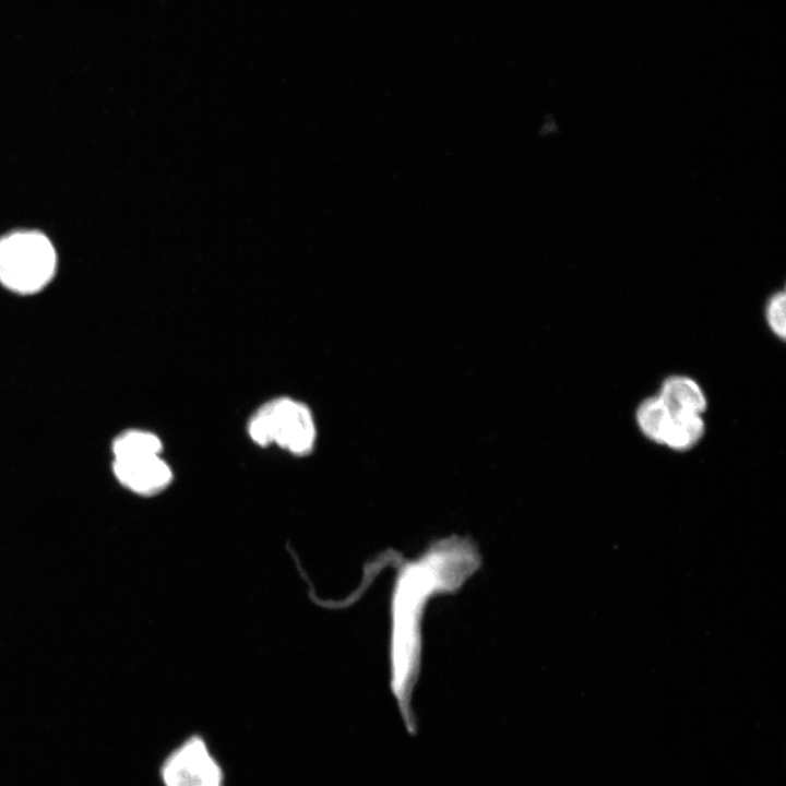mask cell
<instances>
[{"label": "cell", "instance_id": "obj_1", "mask_svg": "<svg viewBox=\"0 0 786 786\" xmlns=\"http://www.w3.org/2000/svg\"><path fill=\"white\" fill-rule=\"evenodd\" d=\"M478 557L469 541L443 539L433 543L418 558L398 571L391 595L390 687L403 725L417 733L412 700L418 679L425 606L438 594L460 587L477 567Z\"/></svg>", "mask_w": 786, "mask_h": 786}, {"label": "cell", "instance_id": "obj_2", "mask_svg": "<svg viewBox=\"0 0 786 786\" xmlns=\"http://www.w3.org/2000/svg\"><path fill=\"white\" fill-rule=\"evenodd\" d=\"M56 251L41 233L23 230L0 240V283L20 295H33L52 279Z\"/></svg>", "mask_w": 786, "mask_h": 786}, {"label": "cell", "instance_id": "obj_3", "mask_svg": "<svg viewBox=\"0 0 786 786\" xmlns=\"http://www.w3.org/2000/svg\"><path fill=\"white\" fill-rule=\"evenodd\" d=\"M248 433L261 446L276 444L294 455L311 453L317 438L311 410L290 397L263 404L250 418Z\"/></svg>", "mask_w": 786, "mask_h": 786}, {"label": "cell", "instance_id": "obj_4", "mask_svg": "<svg viewBox=\"0 0 786 786\" xmlns=\"http://www.w3.org/2000/svg\"><path fill=\"white\" fill-rule=\"evenodd\" d=\"M165 786H223L224 775L205 741L193 736L176 747L160 769Z\"/></svg>", "mask_w": 786, "mask_h": 786}, {"label": "cell", "instance_id": "obj_5", "mask_svg": "<svg viewBox=\"0 0 786 786\" xmlns=\"http://www.w3.org/2000/svg\"><path fill=\"white\" fill-rule=\"evenodd\" d=\"M112 472L123 487L141 496H154L172 480L171 468L160 455L112 461Z\"/></svg>", "mask_w": 786, "mask_h": 786}, {"label": "cell", "instance_id": "obj_6", "mask_svg": "<svg viewBox=\"0 0 786 786\" xmlns=\"http://www.w3.org/2000/svg\"><path fill=\"white\" fill-rule=\"evenodd\" d=\"M657 396L671 414L701 415L707 406V400L701 386L686 376L667 378Z\"/></svg>", "mask_w": 786, "mask_h": 786}, {"label": "cell", "instance_id": "obj_7", "mask_svg": "<svg viewBox=\"0 0 786 786\" xmlns=\"http://www.w3.org/2000/svg\"><path fill=\"white\" fill-rule=\"evenodd\" d=\"M112 461L160 455L163 443L153 432L140 429L123 431L112 442Z\"/></svg>", "mask_w": 786, "mask_h": 786}, {"label": "cell", "instance_id": "obj_8", "mask_svg": "<svg viewBox=\"0 0 786 786\" xmlns=\"http://www.w3.org/2000/svg\"><path fill=\"white\" fill-rule=\"evenodd\" d=\"M704 427L700 414H671L662 444L675 451H687L702 438Z\"/></svg>", "mask_w": 786, "mask_h": 786}, {"label": "cell", "instance_id": "obj_9", "mask_svg": "<svg viewBox=\"0 0 786 786\" xmlns=\"http://www.w3.org/2000/svg\"><path fill=\"white\" fill-rule=\"evenodd\" d=\"M671 413L658 396L644 400L636 409V422L642 433L662 444Z\"/></svg>", "mask_w": 786, "mask_h": 786}, {"label": "cell", "instance_id": "obj_10", "mask_svg": "<svg viewBox=\"0 0 786 786\" xmlns=\"http://www.w3.org/2000/svg\"><path fill=\"white\" fill-rule=\"evenodd\" d=\"M765 318L771 331L781 340L786 334V295L784 290L772 294L765 305Z\"/></svg>", "mask_w": 786, "mask_h": 786}]
</instances>
